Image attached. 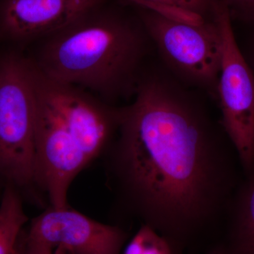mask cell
<instances>
[{"mask_svg": "<svg viewBox=\"0 0 254 254\" xmlns=\"http://www.w3.org/2000/svg\"><path fill=\"white\" fill-rule=\"evenodd\" d=\"M142 9V24L169 69L182 81L205 90L216 100L222 39L215 17L197 24Z\"/></svg>", "mask_w": 254, "mask_h": 254, "instance_id": "cell-4", "label": "cell"}, {"mask_svg": "<svg viewBox=\"0 0 254 254\" xmlns=\"http://www.w3.org/2000/svg\"><path fill=\"white\" fill-rule=\"evenodd\" d=\"M225 134L161 73H145L133 101L120 108L118 131L100 157L108 186L122 211L158 232L174 254L225 225L242 169Z\"/></svg>", "mask_w": 254, "mask_h": 254, "instance_id": "cell-1", "label": "cell"}, {"mask_svg": "<svg viewBox=\"0 0 254 254\" xmlns=\"http://www.w3.org/2000/svg\"><path fill=\"white\" fill-rule=\"evenodd\" d=\"M26 230L23 228L19 237H18L17 243L15 247L12 254H24L25 246H26Z\"/></svg>", "mask_w": 254, "mask_h": 254, "instance_id": "cell-17", "label": "cell"}, {"mask_svg": "<svg viewBox=\"0 0 254 254\" xmlns=\"http://www.w3.org/2000/svg\"><path fill=\"white\" fill-rule=\"evenodd\" d=\"M226 5L233 20L252 25L254 23V0H220Z\"/></svg>", "mask_w": 254, "mask_h": 254, "instance_id": "cell-13", "label": "cell"}, {"mask_svg": "<svg viewBox=\"0 0 254 254\" xmlns=\"http://www.w3.org/2000/svg\"><path fill=\"white\" fill-rule=\"evenodd\" d=\"M55 254H74L65 248H62V247H58L55 250Z\"/></svg>", "mask_w": 254, "mask_h": 254, "instance_id": "cell-18", "label": "cell"}, {"mask_svg": "<svg viewBox=\"0 0 254 254\" xmlns=\"http://www.w3.org/2000/svg\"><path fill=\"white\" fill-rule=\"evenodd\" d=\"M28 236L74 254H120L127 233L119 225L88 218L69 207H50L31 220Z\"/></svg>", "mask_w": 254, "mask_h": 254, "instance_id": "cell-8", "label": "cell"}, {"mask_svg": "<svg viewBox=\"0 0 254 254\" xmlns=\"http://www.w3.org/2000/svg\"><path fill=\"white\" fill-rule=\"evenodd\" d=\"M23 200L16 190L6 188L0 203V254H12L18 237L28 222Z\"/></svg>", "mask_w": 254, "mask_h": 254, "instance_id": "cell-12", "label": "cell"}, {"mask_svg": "<svg viewBox=\"0 0 254 254\" xmlns=\"http://www.w3.org/2000/svg\"><path fill=\"white\" fill-rule=\"evenodd\" d=\"M142 9L176 21L204 23L213 19L220 0H129Z\"/></svg>", "mask_w": 254, "mask_h": 254, "instance_id": "cell-11", "label": "cell"}, {"mask_svg": "<svg viewBox=\"0 0 254 254\" xmlns=\"http://www.w3.org/2000/svg\"><path fill=\"white\" fill-rule=\"evenodd\" d=\"M38 92L35 67L16 50L0 55V189L43 205L35 175Z\"/></svg>", "mask_w": 254, "mask_h": 254, "instance_id": "cell-3", "label": "cell"}, {"mask_svg": "<svg viewBox=\"0 0 254 254\" xmlns=\"http://www.w3.org/2000/svg\"><path fill=\"white\" fill-rule=\"evenodd\" d=\"M145 227L146 235L144 250L142 254H174L168 241L150 227Z\"/></svg>", "mask_w": 254, "mask_h": 254, "instance_id": "cell-14", "label": "cell"}, {"mask_svg": "<svg viewBox=\"0 0 254 254\" xmlns=\"http://www.w3.org/2000/svg\"><path fill=\"white\" fill-rule=\"evenodd\" d=\"M103 0H0V41L36 43L67 26Z\"/></svg>", "mask_w": 254, "mask_h": 254, "instance_id": "cell-9", "label": "cell"}, {"mask_svg": "<svg viewBox=\"0 0 254 254\" xmlns=\"http://www.w3.org/2000/svg\"><path fill=\"white\" fill-rule=\"evenodd\" d=\"M54 248L46 242L28 236L26 230L24 254H55Z\"/></svg>", "mask_w": 254, "mask_h": 254, "instance_id": "cell-15", "label": "cell"}, {"mask_svg": "<svg viewBox=\"0 0 254 254\" xmlns=\"http://www.w3.org/2000/svg\"><path fill=\"white\" fill-rule=\"evenodd\" d=\"M34 67L41 99L56 114L90 163L100 158L118 131L120 108L80 87L47 77Z\"/></svg>", "mask_w": 254, "mask_h": 254, "instance_id": "cell-6", "label": "cell"}, {"mask_svg": "<svg viewBox=\"0 0 254 254\" xmlns=\"http://www.w3.org/2000/svg\"><path fill=\"white\" fill-rule=\"evenodd\" d=\"M254 26V24H252ZM240 46V45H239ZM240 49L245 56L246 60L250 64L254 73V31L247 39L244 47L240 46Z\"/></svg>", "mask_w": 254, "mask_h": 254, "instance_id": "cell-16", "label": "cell"}, {"mask_svg": "<svg viewBox=\"0 0 254 254\" xmlns=\"http://www.w3.org/2000/svg\"><path fill=\"white\" fill-rule=\"evenodd\" d=\"M225 226L226 242L210 254H254V168L243 174L229 207Z\"/></svg>", "mask_w": 254, "mask_h": 254, "instance_id": "cell-10", "label": "cell"}, {"mask_svg": "<svg viewBox=\"0 0 254 254\" xmlns=\"http://www.w3.org/2000/svg\"><path fill=\"white\" fill-rule=\"evenodd\" d=\"M222 39V60L216 101L221 126L240 159L243 173L254 168V73L246 60L222 1L215 9Z\"/></svg>", "mask_w": 254, "mask_h": 254, "instance_id": "cell-5", "label": "cell"}, {"mask_svg": "<svg viewBox=\"0 0 254 254\" xmlns=\"http://www.w3.org/2000/svg\"><path fill=\"white\" fill-rule=\"evenodd\" d=\"M101 5L36 42L28 57L47 77L83 88L112 104L134 96L150 41L142 23Z\"/></svg>", "mask_w": 254, "mask_h": 254, "instance_id": "cell-2", "label": "cell"}, {"mask_svg": "<svg viewBox=\"0 0 254 254\" xmlns=\"http://www.w3.org/2000/svg\"><path fill=\"white\" fill-rule=\"evenodd\" d=\"M88 164L71 133L38 93L35 175L37 186L48 200L50 207H69L70 186Z\"/></svg>", "mask_w": 254, "mask_h": 254, "instance_id": "cell-7", "label": "cell"}]
</instances>
